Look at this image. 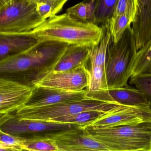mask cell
<instances>
[{
    "label": "cell",
    "mask_w": 151,
    "mask_h": 151,
    "mask_svg": "<svg viewBox=\"0 0 151 151\" xmlns=\"http://www.w3.org/2000/svg\"><path fill=\"white\" fill-rule=\"evenodd\" d=\"M68 0H51L50 4L52 8V15L60 12L63 9L64 5L67 2Z\"/></svg>",
    "instance_id": "30"
},
{
    "label": "cell",
    "mask_w": 151,
    "mask_h": 151,
    "mask_svg": "<svg viewBox=\"0 0 151 151\" xmlns=\"http://www.w3.org/2000/svg\"><path fill=\"white\" fill-rule=\"evenodd\" d=\"M37 10L41 17L46 20L52 15L51 4L48 2H42L36 4Z\"/></svg>",
    "instance_id": "28"
},
{
    "label": "cell",
    "mask_w": 151,
    "mask_h": 151,
    "mask_svg": "<svg viewBox=\"0 0 151 151\" xmlns=\"http://www.w3.org/2000/svg\"><path fill=\"white\" fill-rule=\"evenodd\" d=\"M84 126L108 151H151V123L104 128Z\"/></svg>",
    "instance_id": "4"
},
{
    "label": "cell",
    "mask_w": 151,
    "mask_h": 151,
    "mask_svg": "<svg viewBox=\"0 0 151 151\" xmlns=\"http://www.w3.org/2000/svg\"><path fill=\"white\" fill-rule=\"evenodd\" d=\"M134 20L131 16L126 13L112 16L106 22L111 34V40L115 43L119 42Z\"/></svg>",
    "instance_id": "18"
},
{
    "label": "cell",
    "mask_w": 151,
    "mask_h": 151,
    "mask_svg": "<svg viewBox=\"0 0 151 151\" xmlns=\"http://www.w3.org/2000/svg\"><path fill=\"white\" fill-rule=\"evenodd\" d=\"M22 148L23 150L58 151L55 142L45 134L24 140Z\"/></svg>",
    "instance_id": "22"
},
{
    "label": "cell",
    "mask_w": 151,
    "mask_h": 151,
    "mask_svg": "<svg viewBox=\"0 0 151 151\" xmlns=\"http://www.w3.org/2000/svg\"><path fill=\"white\" fill-rule=\"evenodd\" d=\"M66 13L78 20L87 22V8L86 4L84 2L79 3L68 8Z\"/></svg>",
    "instance_id": "27"
},
{
    "label": "cell",
    "mask_w": 151,
    "mask_h": 151,
    "mask_svg": "<svg viewBox=\"0 0 151 151\" xmlns=\"http://www.w3.org/2000/svg\"><path fill=\"white\" fill-rule=\"evenodd\" d=\"M106 113H108L99 111H86L73 115L58 117L50 121L86 126Z\"/></svg>",
    "instance_id": "20"
},
{
    "label": "cell",
    "mask_w": 151,
    "mask_h": 151,
    "mask_svg": "<svg viewBox=\"0 0 151 151\" xmlns=\"http://www.w3.org/2000/svg\"><path fill=\"white\" fill-rule=\"evenodd\" d=\"M88 82L87 91H94L108 89L105 66H90L88 69Z\"/></svg>",
    "instance_id": "21"
},
{
    "label": "cell",
    "mask_w": 151,
    "mask_h": 151,
    "mask_svg": "<svg viewBox=\"0 0 151 151\" xmlns=\"http://www.w3.org/2000/svg\"><path fill=\"white\" fill-rule=\"evenodd\" d=\"M10 0H0V7L9 1Z\"/></svg>",
    "instance_id": "32"
},
{
    "label": "cell",
    "mask_w": 151,
    "mask_h": 151,
    "mask_svg": "<svg viewBox=\"0 0 151 151\" xmlns=\"http://www.w3.org/2000/svg\"><path fill=\"white\" fill-rule=\"evenodd\" d=\"M35 4L40 3L42 2H48L50 4L51 0H31Z\"/></svg>",
    "instance_id": "31"
},
{
    "label": "cell",
    "mask_w": 151,
    "mask_h": 151,
    "mask_svg": "<svg viewBox=\"0 0 151 151\" xmlns=\"http://www.w3.org/2000/svg\"><path fill=\"white\" fill-rule=\"evenodd\" d=\"M102 27L103 33L100 40L97 44L88 48L90 66H105L106 51L111 39V34L106 23L103 24Z\"/></svg>",
    "instance_id": "17"
},
{
    "label": "cell",
    "mask_w": 151,
    "mask_h": 151,
    "mask_svg": "<svg viewBox=\"0 0 151 151\" xmlns=\"http://www.w3.org/2000/svg\"><path fill=\"white\" fill-rule=\"evenodd\" d=\"M79 126L55 121L22 118L12 113L0 116V130L23 140L41 135V134L46 132H55Z\"/></svg>",
    "instance_id": "7"
},
{
    "label": "cell",
    "mask_w": 151,
    "mask_h": 151,
    "mask_svg": "<svg viewBox=\"0 0 151 151\" xmlns=\"http://www.w3.org/2000/svg\"><path fill=\"white\" fill-rule=\"evenodd\" d=\"M45 20L31 0H10L0 7V33L28 34Z\"/></svg>",
    "instance_id": "5"
},
{
    "label": "cell",
    "mask_w": 151,
    "mask_h": 151,
    "mask_svg": "<svg viewBox=\"0 0 151 151\" xmlns=\"http://www.w3.org/2000/svg\"><path fill=\"white\" fill-rule=\"evenodd\" d=\"M87 98L88 99L114 103L122 105L129 106L149 105L142 92L137 89L129 86L98 91H87Z\"/></svg>",
    "instance_id": "13"
},
{
    "label": "cell",
    "mask_w": 151,
    "mask_h": 151,
    "mask_svg": "<svg viewBox=\"0 0 151 151\" xmlns=\"http://www.w3.org/2000/svg\"><path fill=\"white\" fill-rule=\"evenodd\" d=\"M84 0L83 2L88 1ZM117 0H95L96 22L95 24L106 23L113 14Z\"/></svg>",
    "instance_id": "23"
},
{
    "label": "cell",
    "mask_w": 151,
    "mask_h": 151,
    "mask_svg": "<svg viewBox=\"0 0 151 151\" xmlns=\"http://www.w3.org/2000/svg\"><path fill=\"white\" fill-rule=\"evenodd\" d=\"M137 9V0H117L112 16L121 15L126 13L134 20Z\"/></svg>",
    "instance_id": "26"
},
{
    "label": "cell",
    "mask_w": 151,
    "mask_h": 151,
    "mask_svg": "<svg viewBox=\"0 0 151 151\" xmlns=\"http://www.w3.org/2000/svg\"><path fill=\"white\" fill-rule=\"evenodd\" d=\"M87 8V22L95 24L96 2L95 0H88L85 2Z\"/></svg>",
    "instance_id": "29"
},
{
    "label": "cell",
    "mask_w": 151,
    "mask_h": 151,
    "mask_svg": "<svg viewBox=\"0 0 151 151\" xmlns=\"http://www.w3.org/2000/svg\"><path fill=\"white\" fill-rule=\"evenodd\" d=\"M130 83L144 93L148 104L151 107V72L130 77Z\"/></svg>",
    "instance_id": "24"
},
{
    "label": "cell",
    "mask_w": 151,
    "mask_h": 151,
    "mask_svg": "<svg viewBox=\"0 0 151 151\" xmlns=\"http://www.w3.org/2000/svg\"><path fill=\"white\" fill-rule=\"evenodd\" d=\"M102 33V27L78 20L65 13L52 15L28 34L39 42H60L91 47L98 43Z\"/></svg>",
    "instance_id": "2"
},
{
    "label": "cell",
    "mask_w": 151,
    "mask_h": 151,
    "mask_svg": "<svg viewBox=\"0 0 151 151\" xmlns=\"http://www.w3.org/2000/svg\"><path fill=\"white\" fill-rule=\"evenodd\" d=\"M151 69V36L150 39L137 51L134 62L131 76L149 72Z\"/></svg>",
    "instance_id": "19"
},
{
    "label": "cell",
    "mask_w": 151,
    "mask_h": 151,
    "mask_svg": "<svg viewBox=\"0 0 151 151\" xmlns=\"http://www.w3.org/2000/svg\"><path fill=\"white\" fill-rule=\"evenodd\" d=\"M122 105L87 98L77 102L41 107L29 108L22 106L12 113L22 118L50 121L58 117L73 115L86 111H99L109 113Z\"/></svg>",
    "instance_id": "6"
},
{
    "label": "cell",
    "mask_w": 151,
    "mask_h": 151,
    "mask_svg": "<svg viewBox=\"0 0 151 151\" xmlns=\"http://www.w3.org/2000/svg\"><path fill=\"white\" fill-rule=\"evenodd\" d=\"M145 123H151L150 106L122 105L106 113L86 126L104 128Z\"/></svg>",
    "instance_id": "9"
},
{
    "label": "cell",
    "mask_w": 151,
    "mask_h": 151,
    "mask_svg": "<svg viewBox=\"0 0 151 151\" xmlns=\"http://www.w3.org/2000/svg\"><path fill=\"white\" fill-rule=\"evenodd\" d=\"M39 41L30 34L0 33V61L33 48Z\"/></svg>",
    "instance_id": "14"
},
{
    "label": "cell",
    "mask_w": 151,
    "mask_h": 151,
    "mask_svg": "<svg viewBox=\"0 0 151 151\" xmlns=\"http://www.w3.org/2000/svg\"><path fill=\"white\" fill-rule=\"evenodd\" d=\"M138 9L132 28L137 50L151 36V0H137Z\"/></svg>",
    "instance_id": "15"
},
{
    "label": "cell",
    "mask_w": 151,
    "mask_h": 151,
    "mask_svg": "<svg viewBox=\"0 0 151 151\" xmlns=\"http://www.w3.org/2000/svg\"><path fill=\"white\" fill-rule=\"evenodd\" d=\"M23 141L0 130V151L23 150Z\"/></svg>",
    "instance_id": "25"
},
{
    "label": "cell",
    "mask_w": 151,
    "mask_h": 151,
    "mask_svg": "<svg viewBox=\"0 0 151 151\" xmlns=\"http://www.w3.org/2000/svg\"><path fill=\"white\" fill-rule=\"evenodd\" d=\"M69 44L39 42L30 49L0 61V78L34 87L33 83L52 72Z\"/></svg>",
    "instance_id": "1"
},
{
    "label": "cell",
    "mask_w": 151,
    "mask_h": 151,
    "mask_svg": "<svg viewBox=\"0 0 151 151\" xmlns=\"http://www.w3.org/2000/svg\"><path fill=\"white\" fill-rule=\"evenodd\" d=\"M135 39L131 26L125 31L117 43L110 39L105 63L108 89L128 86L137 53Z\"/></svg>",
    "instance_id": "3"
},
{
    "label": "cell",
    "mask_w": 151,
    "mask_h": 151,
    "mask_svg": "<svg viewBox=\"0 0 151 151\" xmlns=\"http://www.w3.org/2000/svg\"><path fill=\"white\" fill-rule=\"evenodd\" d=\"M150 72H151V71H150Z\"/></svg>",
    "instance_id": "33"
},
{
    "label": "cell",
    "mask_w": 151,
    "mask_h": 151,
    "mask_svg": "<svg viewBox=\"0 0 151 151\" xmlns=\"http://www.w3.org/2000/svg\"><path fill=\"white\" fill-rule=\"evenodd\" d=\"M45 135L55 142L58 151H108L84 126H79Z\"/></svg>",
    "instance_id": "8"
},
{
    "label": "cell",
    "mask_w": 151,
    "mask_h": 151,
    "mask_svg": "<svg viewBox=\"0 0 151 151\" xmlns=\"http://www.w3.org/2000/svg\"><path fill=\"white\" fill-rule=\"evenodd\" d=\"M33 88L0 78V116L13 113L24 106Z\"/></svg>",
    "instance_id": "12"
},
{
    "label": "cell",
    "mask_w": 151,
    "mask_h": 151,
    "mask_svg": "<svg viewBox=\"0 0 151 151\" xmlns=\"http://www.w3.org/2000/svg\"><path fill=\"white\" fill-rule=\"evenodd\" d=\"M88 74L87 66L62 72H51L34 82V86L46 87L70 92L87 88Z\"/></svg>",
    "instance_id": "10"
},
{
    "label": "cell",
    "mask_w": 151,
    "mask_h": 151,
    "mask_svg": "<svg viewBox=\"0 0 151 151\" xmlns=\"http://www.w3.org/2000/svg\"><path fill=\"white\" fill-rule=\"evenodd\" d=\"M87 88L79 92H70L46 87L35 86L24 107L33 108L87 99Z\"/></svg>",
    "instance_id": "11"
},
{
    "label": "cell",
    "mask_w": 151,
    "mask_h": 151,
    "mask_svg": "<svg viewBox=\"0 0 151 151\" xmlns=\"http://www.w3.org/2000/svg\"><path fill=\"white\" fill-rule=\"evenodd\" d=\"M88 48L81 45H69L53 72L67 71L81 66H87L89 61Z\"/></svg>",
    "instance_id": "16"
}]
</instances>
